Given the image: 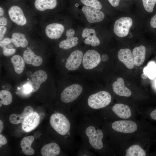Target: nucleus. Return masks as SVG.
Listing matches in <instances>:
<instances>
[{"label": "nucleus", "mask_w": 156, "mask_h": 156, "mask_svg": "<svg viewBox=\"0 0 156 156\" xmlns=\"http://www.w3.org/2000/svg\"><path fill=\"white\" fill-rule=\"evenodd\" d=\"M82 37L86 38L84 42L87 44L96 47L100 44V40L96 35L95 31L93 29H84L82 32Z\"/></svg>", "instance_id": "obj_18"}, {"label": "nucleus", "mask_w": 156, "mask_h": 156, "mask_svg": "<svg viewBox=\"0 0 156 156\" xmlns=\"http://www.w3.org/2000/svg\"><path fill=\"white\" fill-rule=\"evenodd\" d=\"M142 77L143 79H145L147 78V76L144 73L142 75Z\"/></svg>", "instance_id": "obj_45"}, {"label": "nucleus", "mask_w": 156, "mask_h": 156, "mask_svg": "<svg viewBox=\"0 0 156 156\" xmlns=\"http://www.w3.org/2000/svg\"><path fill=\"white\" fill-rule=\"evenodd\" d=\"M8 14L11 20L14 23L20 26L25 25L26 19L21 9L19 6L14 5L8 10Z\"/></svg>", "instance_id": "obj_11"}, {"label": "nucleus", "mask_w": 156, "mask_h": 156, "mask_svg": "<svg viewBox=\"0 0 156 156\" xmlns=\"http://www.w3.org/2000/svg\"><path fill=\"white\" fill-rule=\"evenodd\" d=\"M101 61V57L100 54L96 50H89L83 55L82 63L84 68L89 70L96 67Z\"/></svg>", "instance_id": "obj_6"}, {"label": "nucleus", "mask_w": 156, "mask_h": 156, "mask_svg": "<svg viewBox=\"0 0 156 156\" xmlns=\"http://www.w3.org/2000/svg\"><path fill=\"white\" fill-rule=\"evenodd\" d=\"M108 1L112 6L116 7L119 5L120 0H108Z\"/></svg>", "instance_id": "obj_38"}, {"label": "nucleus", "mask_w": 156, "mask_h": 156, "mask_svg": "<svg viewBox=\"0 0 156 156\" xmlns=\"http://www.w3.org/2000/svg\"><path fill=\"white\" fill-rule=\"evenodd\" d=\"M23 91L25 93L28 94L31 92V89L29 86L26 84L24 86Z\"/></svg>", "instance_id": "obj_40"}, {"label": "nucleus", "mask_w": 156, "mask_h": 156, "mask_svg": "<svg viewBox=\"0 0 156 156\" xmlns=\"http://www.w3.org/2000/svg\"><path fill=\"white\" fill-rule=\"evenodd\" d=\"M4 14V11L3 9L1 7L0 8V17L2 16Z\"/></svg>", "instance_id": "obj_44"}, {"label": "nucleus", "mask_w": 156, "mask_h": 156, "mask_svg": "<svg viewBox=\"0 0 156 156\" xmlns=\"http://www.w3.org/2000/svg\"><path fill=\"white\" fill-rule=\"evenodd\" d=\"M49 122L57 133L63 138L66 148L70 152L73 151L77 134L75 116L72 112L67 111L65 114L55 112L51 116Z\"/></svg>", "instance_id": "obj_2"}, {"label": "nucleus", "mask_w": 156, "mask_h": 156, "mask_svg": "<svg viewBox=\"0 0 156 156\" xmlns=\"http://www.w3.org/2000/svg\"><path fill=\"white\" fill-rule=\"evenodd\" d=\"M34 112L33 108L30 106H26L23 112L20 114H12L9 117L10 122L13 124H18L23 122Z\"/></svg>", "instance_id": "obj_19"}, {"label": "nucleus", "mask_w": 156, "mask_h": 156, "mask_svg": "<svg viewBox=\"0 0 156 156\" xmlns=\"http://www.w3.org/2000/svg\"><path fill=\"white\" fill-rule=\"evenodd\" d=\"M111 127L114 131L125 133H133L137 129L135 122L129 120L115 121L112 123Z\"/></svg>", "instance_id": "obj_7"}, {"label": "nucleus", "mask_w": 156, "mask_h": 156, "mask_svg": "<svg viewBox=\"0 0 156 156\" xmlns=\"http://www.w3.org/2000/svg\"><path fill=\"white\" fill-rule=\"evenodd\" d=\"M23 57L25 62L29 64H32L35 66L40 65L43 61L42 58L36 55L29 48L25 50L23 54Z\"/></svg>", "instance_id": "obj_17"}, {"label": "nucleus", "mask_w": 156, "mask_h": 156, "mask_svg": "<svg viewBox=\"0 0 156 156\" xmlns=\"http://www.w3.org/2000/svg\"><path fill=\"white\" fill-rule=\"evenodd\" d=\"M133 24L132 20L129 17H121L116 20L114 28V33L120 37L127 36Z\"/></svg>", "instance_id": "obj_5"}, {"label": "nucleus", "mask_w": 156, "mask_h": 156, "mask_svg": "<svg viewBox=\"0 0 156 156\" xmlns=\"http://www.w3.org/2000/svg\"><path fill=\"white\" fill-rule=\"evenodd\" d=\"M25 36L24 34L21 33H14L12 34V37L10 39L11 42L17 47H20L22 48L25 47L28 44Z\"/></svg>", "instance_id": "obj_25"}, {"label": "nucleus", "mask_w": 156, "mask_h": 156, "mask_svg": "<svg viewBox=\"0 0 156 156\" xmlns=\"http://www.w3.org/2000/svg\"><path fill=\"white\" fill-rule=\"evenodd\" d=\"M76 125V132L83 144L94 153H101L104 144L103 131L98 126L97 116L90 114H73Z\"/></svg>", "instance_id": "obj_1"}, {"label": "nucleus", "mask_w": 156, "mask_h": 156, "mask_svg": "<svg viewBox=\"0 0 156 156\" xmlns=\"http://www.w3.org/2000/svg\"><path fill=\"white\" fill-rule=\"evenodd\" d=\"M146 49L143 45L134 48L132 51L135 65L140 66L144 63L145 57Z\"/></svg>", "instance_id": "obj_22"}, {"label": "nucleus", "mask_w": 156, "mask_h": 156, "mask_svg": "<svg viewBox=\"0 0 156 156\" xmlns=\"http://www.w3.org/2000/svg\"><path fill=\"white\" fill-rule=\"evenodd\" d=\"M75 34V31L73 29H69L67 30L66 34L67 39L60 43L59 47L66 50L76 46L78 43V38L73 36Z\"/></svg>", "instance_id": "obj_15"}, {"label": "nucleus", "mask_w": 156, "mask_h": 156, "mask_svg": "<svg viewBox=\"0 0 156 156\" xmlns=\"http://www.w3.org/2000/svg\"><path fill=\"white\" fill-rule=\"evenodd\" d=\"M112 89L114 92L119 96L129 97L131 94L130 90L125 86L124 79L121 77L118 78L114 82Z\"/></svg>", "instance_id": "obj_16"}, {"label": "nucleus", "mask_w": 156, "mask_h": 156, "mask_svg": "<svg viewBox=\"0 0 156 156\" xmlns=\"http://www.w3.org/2000/svg\"><path fill=\"white\" fill-rule=\"evenodd\" d=\"M0 107H1V106L2 105V103H1V101H0Z\"/></svg>", "instance_id": "obj_46"}, {"label": "nucleus", "mask_w": 156, "mask_h": 156, "mask_svg": "<svg viewBox=\"0 0 156 156\" xmlns=\"http://www.w3.org/2000/svg\"><path fill=\"white\" fill-rule=\"evenodd\" d=\"M6 28L3 26H0V40H2L3 39L4 36L6 31Z\"/></svg>", "instance_id": "obj_35"}, {"label": "nucleus", "mask_w": 156, "mask_h": 156, "mask_svg": "<svg viewBox=\"0 0 156 156\" xmlns=\"http://www.w3.org/2000/svg\"><path fill=\"white\" fill-rule=\"evenodd\" d=\"M11 42V39L9 38H5L3 40L0 41V45L2 48L8 45Z\"/></svg>", "instance_id": "obj_34"}, {"label": "nucleus", "mask_w": 156, "mask_h": 156, "mask_svg": "<svg viewBox=\"0 0 156 156\" xmlns=\"http://www.w3.org/2000/svg\"><path fill=\"white\" fill-rule=\"evenodd\" d=\"M64 30V27L62 24L53 23L47 26L45 29V32L49 38L56 40L60 37Z\"/></svg>", "instance_id": "obj_12"}, {"label": "nucleus", "mask_w": 156, "mask_h": 156, "mask_svg": "<svg viewBox=\"0 0 156 156\" xmlns=\"http://www.w3.org/2000/svg\"><path fill=\"white\" fill-rule=\"evenodd\" d=\"M112 96L108 92L102 90L86 96L71 110L74 114H89L104 108L110 103Z\"/></svg>", "instance_id": "obj_3"}, {"label": "nucleus", "mask_w": 156, "mask_h": 156, "mask_svg": "<svg viewBox=\"0 0 156 156\" xmlns=\"http://www.w3.org/2000/svg\"><path fill=\"white\" fill-rule=\"evenodd\" d=\"M86 6H90L96 9H101L102 5L98 0H80Z\"/></svg>", "instance_id": "obj_31"}, {"label": "nucleus", "mask_w": 156, "mask_h": 156, "mask_svg": "<svg viewBox=\"0 0 156 156\" xmlns=\"http://www.w3.org/2000/svg\"><path fill=\"white\" fill-rule=\"evenodd\" d=\"M113 112L119 118L127 119L131 116L130 107L127 105L121 103H117L112 108Z\"/></svg>", "instance_id": "obj_20"}, {"label": "nucleus", "mask_w": 156, "mask_h": 156, "mask_svg": "<svg viewBox=\"0 0 156 156\" xmlns=\"http://www.w3.org/2000/svg\"><path fill=\"white\" fill-rule=\"evenodd\" d=\"M143 73L150 79H153L156 76V65L154 62L148 63L143 70Z\"/></svg>", "instance_id": "obj_28"}, {"label": "nucleus", "mask_w": 156, "mask_h": 156, "mask_svg": "<svg viewBox=\"0 0 156 156\" xmlns=\"http://www.w3.org/2000/svg\"><path fill=\"white\" fill-rule=\"evenodd\" d=\"M93 153L82 143L78 147L77 155L79 156H95Z\"/></svg>", "instance_id": "obj_30"}, {"label": "nucleus", "mask_w": 156, "mask_h": 156, "mask_svg": "<svg viewBox=\"0 0 156 156\" xmlns=\"http://www.w3.org/2000/svg\"><path fill=\"white\" fill-rule=\"evenodd\" d=\"M11 61L15 72L18 74L22 73L24 70L25 66V61L24 59L19 55H15L11 58Z\"/></svg>", "instance_id": "obj_26"}, {"label": "nucleus", "mask_w": 156, "mask_h": 156, "mask_svg": "<svg viewBox=\"0 0 156 156\" xmlns=\"http://www.w3.org/2000/svg\"><path fill=\"white\" fill-rule=\"evenodd\" d=\"M145 10L149 13L152 12L156 3V0H142Z\"/></svg>", "instance_id": "obj_32"}, {"label": "nucleus", "mask_w": 156, "mask_h": 156, "mask_svg": "<svg viewBox=\"0 0 156 156\" xmlns=\"http://www.w3.org/2000/svg\"><path fill=\"white\" fill-rule=\"evenodd\" d=\"M47 75L45 71L40 70L35 72L31 78L27 82L26 84L29 86L31 89V92L36 91L41 84L47 78Z\"/></svg>", "instance_id": "obj_8"}, {"label": "nucleus", "mask_w": 156, "mask_h": 156, "mask_svg": "<svg viewBox=\"0 0 156 156\" xmlns=\"http://www.w3.org/2000/svg\"><path fill=\"white\" fill-rule=\"evenodd\" d=\"M3 53L5 56H8L14 54L16 52V50L14 49H8L6 46L2 47Z\"/></svg>", "instance_id": "obj_33"}, {"label": "nucleus", "mask_w": 156, "mask_h": 156, "mask_svg": "<svg viewBox=\"0 0 156 156\" xmlns=\"http://www.w3.org/2000/svg\"><path fill=\"white\" fill-rule=\"evenodd\" d=\"M34 136H26L21 140L20 146L23 153L27 155H32L34 153V150L31 147V145L34 141Z\"/></svg>", "instance_id": "obj_23"}, {"label": "nucleus", "mask_w": 156, "mask_h": 156, "mask_svg": "<svg viewBox=\"0 0 156 156\" xmlns=\"http://www.w3.org/2000/svg\"><path fill=\"white\" fill-rule=\"evenodd\" d=\"M83 56L81 51L76 50L73 51L67 59L65 64L66 68L70 71L78 69L82 63Z\"/></svg>", "instance_id": "obj_9"}, {"label": "nucleus", "mask_w": 156, "mask_h": 156, "mask_svg": "<svg viewBox=\"0 0 156 156\" xmlns=\"http://www.w3.org/2000/svg\"><path fill=\"white\" fill-rule=\"evenodd\" d=\"M61 149L57 143L52 142L46 144L41 148L40 152L43 156H55L59 155Z\"/></svg>", "instance_id": "obj_21"}, {"label": "nucleus", "mask_w": 156, "mask_h": 156, "mask_svg": "<svg viewBox=\"0 0 156 156\" xmlns=\"http://www.w3.org/2000/svg\"><path fill=\"white\" fill-rule=\"evenodd\" d=\"M7 140L1 134L0 135V148L2 145L6 144L7 143Z\"/></svg>", "instance_id": "obj_37"}, {"label": "nucleus", "mask_w": 156, "mask_h": 156, "mask_svg": "<svg viewBox=\"0 0 156 156\" xmlns=\"http://www.w3.org/2000/svg\"><path fill=\"white\" fill-rule=\"evenodd\" d=\"M0 101L5 105L11 104L12 101V96L11 93L8 91L3 90L0 91Z\"/></svg>", "instance_id": "obj_29"}, {"label": "nucleus", "mask_w": 156, "mask_h": 156, "mask_svg": "<svg viewBox=\"0 0 156 156\" xmlns=\"http://www.w3.org/2000/svg\"><path fill=\"white\" fill-rule=\"evenodd\" d=\"M150 116L152 119L156 120V108L151 111Z\"/></svg>", "instance_id": "obj_41"}, {"label": "nucleus", "mask_w": 156, "mask_h": 156, "mask_svg": "<svg viewBox=\"0 0 156 156\" xmlns=\"http://www.w3.org/2000/svg\"><path fill=\"white\" fill-rule=\"evenodd\" d=\"M40 135V132L38 131H36L34 133V138L37 139L38 138Z\"/></svg>", "instance_id": "obj_42"}, {"label": "nucleus", "mask_w": 156, "mask_h": 156, "mask_svg": "<svg viewBox=\"0 0 156 156\" xmlns=\"http://www.w3.org/2000/svg\"><path fill=\"white\" fill-rule=\"evenodd\" d=\"M146 154L144 150L139 145H134L126 151L125 156H145Z\"/></svg>", "instance_id": "obj_27"}, {"label": "nucleus", "mask_w": 156, "mask_h": 156, "mask_svg": "<svg viewBox=\"0 0 156 156\" xmlns=\"http://www.w3.org/2000/svg\"><path fill=\"white\" fill-rule=\"evenodd\" d=\"M155 87L156 88V79H155Z\"/></svg>", "instance_id": "obj_47"}, {"label": "nucleus", "mask_w": 156, "mask_h": 156, "mask_svg": "<svg viewBox=\"0 0 156 156\" xmlns=\"http://www.w3.org/2000/svg\"><path fill=\"white\" fill-rule=\"evenodd\" d=\"M118 58L129 69H133L135 65L133 54L131 50L127 48L121 49L118 54Z\"/></svg>", "instance_id": "obj_14"}, {"label": "nucleus", "mask_w": 156, "mask_h": 156, "mask_svg": "<svg viewBox=\"0 0 156 156\" xmlns=\"http://www.w3.org/2000/svg\"><path fill=\"white\" fill-rule=\"evenodd\" d=\"M40 120V117L39 114L36 112H34L22 123V129L26 132L33 130L38 125Z\"/></svg>", "instance_id": "obj_13"}, {"label": "nucleus", "mask_w": 156, "mask_h": 156, "mask_svg": "<svg viewBox=\"0 0 156 156\" xmlns=\"http://www.w3.org/2000/svg\"><path fill=\"white\" fill-rule=\"evenodd\" d=\"M150 23L151 27L156 28V14L154 15L151 18Z\"/></svg>", "instance_id": "obj_36"}, {"label": "nucleus", "mask_w": 156, "mask_h": 156, "mask_svg": "<svg viewBox=\"0 0 156 156\" xmlns=\"http://www.w3.org/2000/svg\"><path fill=\"white\" fill-rule=\"evenodd\" d=\"M57 5V0H36L34 3L36 8L41 11L53 9Z\"/></svg>", "instance_id": "obj_24"}, {"label": "nucleus", "mask_w": 156, "mask_h": 156, "mask_svg": "<svg viewBox=\"0 0 156 156\" xmlns=\"http://www.w3.org/2000/svg\"><path fill=\"white\" fill-rule=\"evenodd\" d=\"M7 24V21L6 18L2 17L0 18V25L1 26H6Z\"/></svg>", "instance_id": "obj_39"}, {"label": "nucleus", "mask_w": 156, "mask_h": 156, "mask_svg": "<svg viewBox=\"0 0 156 156\" xmlns=\"http://www.w3.org/2000/svg\"><path fill=\"white\" fill-rule=\"evenodd\" d=\"M84 93L83 87L80 85L75 83L65 88L60 96L61 101L66 105V110L71 112L72 105L80 98Z\"/></svg>", "instance_id": "obj_4"}, {"label": "nucleus", "mask_w": 156, "mask_h": 156, "mask_svg": "<svg viewBox=\"0 0 156 156\" xmlns=\"http://www.w3.org/2000/svg\"><path fill=\"white\" fill-rule=\"evenodd\" d=\"M82 11L88 21L91 23L99 22L104 18V13L99 10L87 6H83Z\"/></svg>", "instance_id": "obj_10"}, {"label": "nucleus", "mask_w": 156, "mask_h": 156, "mask_svg": "<svg viewBox=\"0 0 156 156\" xmlns=\"http://www.w3.org/2000/svg\"><path fill=\"white\" fill-rule=\"evenodd\" d=\"M3 127V124L2 121L0 120V133L2 131Z\"/></svg>", "instance_id": "obj_43"}]
</instances>
